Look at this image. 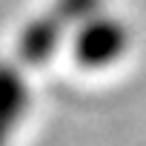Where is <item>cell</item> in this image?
Instances as JSON below:
<instances>
[{
  "mask_svg": "<svg viewBox=\"0 0 146 146\" xmlns=\"http://www.w3.org/2000/svg\"><path fill=\"white\" fill-rule=\"evenodd\" d=\"M32 106L29 80L20 63L0 60V146H9Z\"/></svg>",
  "mask_w": 146,
  "mask_h": 146,
  "instance_id": "3957f363",
  "label": "cell"
},
{
  "mask_svg": "<svg viewBox=\"0 0 146 146\" xmlns=\"http://www.w3.org/2000/svg\"><path fill=\"white\" fill-rule=\"evenodd\" d=\"M129 52V26L103 12L75 26L72 54L83 69H106Z\"/></svg>",
  "mask_w": 146,
  "mask_h": 146,
  "instance_id": "6da1fadb",
  "label": "cell"
},
{
  "mask_svg": "<svg viewBox=\"0 0 146 146\" xmlns=\"http://www.w3.org/2000/svg\"><path fill=\"white\" fill-rule=\"evenodd\" d=\"M66 20L52 9L49 15H37L32 17L20 35H17V63L26 66V69H35V66H43L49 63L60 43H63V35H66Z\"/></svg>",
  "mask_w": 146,
  "mask_h": 146,
  "instance_id": "7a4b0ae2",
  "label": "cell"
},
{
  "mask_svg": "<svg viewBox=\"0 0 146 146\" xmlns=\"http://www.w3.org/2000/svg\"><path fill=\"white\" fill-rule=\"evenodd\" d=\"M63 20L66 26H80L83 20H89L92 15L103 12V0H54V6H52Z\"/></svg>",
  "mask_w": 146,
  "mask_h": 146,
  "instance_id": "277c9868",
  "label": "cell"
}]
</instances>
